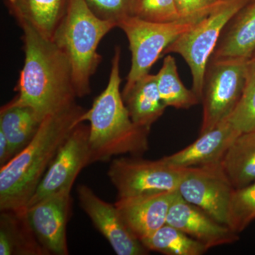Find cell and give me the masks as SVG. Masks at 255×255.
Listing matches in <instances>:
<instances>
[{
    "label": "cell",
    "instance_id": "11",
    "mask_svg": "<svg viewBox=\"0 0 255 255\" xmlns=\"http://www.w3.org/2000/svg\"><path fill=\"white\" fill-rule=\"evenodd\" d=\"M72 189L52 194L25 209L32 231L48 255L69 254L67 224L72 205Z\"/></svg>",
    "mask_w": 255,
    "mask_h": 255
},
{
    "label": "cell",
    "instance_id": "1",
    "mask_svg": "<svg viewBox=\"0 0 255 255\" xmlns=\"http://www.w3.org/2000/svg\"><path fill=\"white\" fill-rule=\"evenodd\" d=\"M23 30L24 63L11 100L28 106L41 121L76 103L73 68L68 56L52 40L28 23Z\"/></svg>",
    "mask_w": 255,
    "mask_h": 255
},
{
    "label": "cell",
    "instance_id": "15",
    "mask_svg": "<svg viewBox=\"0 0 255 255\" xmlns=\"http://www.w3.org/2000/svg\"><path fill=\"white\" fill-rule=\"evenodd\" d=\"M241 134L226 119L209 131L200 134L199 138L185 148L162 159L179 168L219 163Z\"/></svg>",
    "mask_w": 255,
    "mask_h": 255
},
{
    "label": "cell",
    "instance_id": "29",
    "mask_svg": "<svg viewBox=\"0 0 255 255\" xmlns=\"http://www.w3.org/2000/svg\"><path fill=\"white\" fill-rule=\"evenodd\" d=\"M11 159L9 143L2 132L0 131V167H2Z\"/></svg>",
    "mask_w": 255,
    "mask_h": 255
},
{
    "label": "cell",
    "instance_id": "4",
    "mask_svg": "<svg viewBox=\"0 0 255 255\" xmlns=\"http://www.w3.org/2000/svg\"><path fill=\"white\" fill-rule=\"evenodd\" d=\"M115 27L113 21L97 16L85 0H70L53 41L71 63L78 98L91 92L90 80L102 60L97 48L102 38Z\"/></svg>",
    "mask_w": 255,
    "mask_h": 255
},
{
    "label": "cell",
    "instance_id": "26",
    "mask_svg": "<svg viewBox=\"0 0 255 255\" xmlns=\"http://www.w3.org/2000/svg\"><path fill=\"white\" fill-rule=\"evenodd\" d=\"M134 16L157 23L179 21L175 0H137Z\"/></svg>",
    "mask_w": 255,
    "mask_h": 255
},
{
    "label": "cell",
    "instance_id": "22",
    "mask_svg": "<svg viewBox=\"0 0 255 255\" xmlns=\"http://www.w3.org/2000/svg\"><path fill=\"white\" fill-rule=\"evenodd\" d=\"M156 78L161 100L166 107L187 110L201 102L192 90L183 85L178 74L176 60L172 55H168L164 58Z\"/></svg>",
    "mask_w": 255,
    "mask_h": 255
},
{
    "label": "cell",
    "instance_id": "19",
    "mask_svg": "<svg viewBox=\"0 0 255 255\" xmlns=\"http://www.w3.org/2000/svg\"><path fill=\"white\" fill-rule=\"evenodd\" d=\"M0 255H48L30 227L25 211H1Z\"/></svg>",
    "mask_w": 255,
    "mask_h": 255
},
{
    "label": "cell",
    "instance_id": "30",
    "mask_svg": "<svg viewBox=\"0 0 255 255\" xmlns=\"http://www.w3.org/2000/svg\"><path fill=\"white\" fill-rule=\"evenodd\" d=\"M253 57H255V54H254V56H253Z\"/></svg>",
    "mask_w": 255,
    "mask_h": 255
},
{
    "label": "cell",
    "instance_id": "25",
    "mask_svg": "<svg viewBox=\"0 0 255 255\" xmlns=\"http://www.w3.org/2000/svg\"><path fill=\"white\" fill-rule=\"evenodd\" d=\"M255 219V181L246 187L235 189L231 206L230 227L240 233Z\"/></svg>",
    "mask_w": 255,
    "mask_h": 255
},
{
    "label": "cell",
    "instance_id": "12",
    "mask_svg": "<svg viewBox=\"0 0 255 255\" xmlns=\"http://www.w3.org/2000/svg\"><path fill=\"white\" fill-rule=\"evenodd\" d=\"M78 194L82 210L110 243L116 254H148L150 251L127 227L115 204L102 200L86 185L79 186Z\"/></svg>",
    "mask_w": 255,
    "mask_h": 255
},
{
    "label": "cell",
    "instance_id": "2",
    "mask_svg": "<svg viewBox=\"0 0 255 255\" xmlns=\"http://www.w3.org/2000/svg\"><path fill=\"white\" fill-rule=\"evenodd\" d=\"M77 103L48 116L23 150L0 169V210L25 211L60 147L82 122Z\"/></svg>",
    "mask_w": 255,
    "mask_h": 255
},
{
    "label": "cell",
    "instance_id": "28",
    "mask_svg": "<svg viewBox=\"0 0 255 255\" xmlns=\"http://www.w3.org/2000/svg\"><path fill=\"white\" fill-rule=\"evenodd\" d=\"M225 0H175L179 21L196 23L209 16Z\"/></svg>",
    "mask_w": 255,
    "mask_h": 255
},
{
    "label": "cell",
    "instance_id": "20",
    "mask_svg": "<svg viewBox=\"0 0 255 255\" xmlns=\"http://www.w3.org/2000/svg\"><path fill=\"white\" fill-rule=\"evenodd\" d=\"M41 121L28 106L9 102L0 110V131L9 143L11 158L23 150L36 135Z\"/></svg>",
    "mask_w": 255,
    "mask_h": 255
},
{
    "label": "cell",
    "instance_id": "18",
    "mask_svg": "<svg viewBox=\"0 0 255 255\" xmlns=\"http://www.w3.org/2000/svg\"><path fill=\"white\" fill-rule=\"evenodd\" d=\"M122 97L132 123L147 130H150L167 108L159 95L156 75L147 74L124 89Z\"/></svg>",
    "mask_w": 255,
    "mask_h": 255
},
{
    "label": "cell",
    "instance_id": "21",
    "mask_svg": "<svg viewBox=\"0 0 255 255\" xmlns=\"http://www.w3.org/2000/svg\"><path fill=\"white\" fill-rule=\"evenodd\" d=\"M221 164L235 189L255 181V130L241 133L228 149Z\"/></svg>",
    "mask_w": 255,
    "mask_h": 255
},
{
    "label": "cell",
    "instance_id": "6",
    "mask_svg": "<svg viewBox=\"0 0 255 255\" xmlns=\"http://www.w3.org/2000/svg\"><path fill=\"white\" fill-rule=\"evenodd\" d=\"M251 59L211 58L201 100L203 119L200 134L214 128L232 114L244 90Z\"/></svg>",
    "mask_w": 255,
    "mask_h": 255
},
{
    "label": "cell",
    "instance_id": "8",
    "mask_svg": "<svg viewBox=\"0 0 255 255\" xmlns=\"http://www.w3.org/2000/svg\"><path fill=\"white\" fill-rule=\"evenodd\" d=\"M187 169L173 167L162 158L148 160L132 156L113 159L108 176L121 199L177 191Z\"/></svg>",
    "mask_w": 255,
    "mask_h": 255
},
{
    "label": "cell",
    "instance_id": "3",
    "mask_svg": "<svg viewBox=\"0 0 255 255\" xmlns=\"http://www.w3.org/2000/svg\"><path fill=\"white\" fill-rule=\"evenodd\" d=\"M121 52L116 46L108 84L82 116V122L90 123L93 163L125 154L140 156L148 150L150 130L132 123L120 90Z\"/></svg>",
    "mask_w": 255,
    "mask_h": 255
},
{
    "label": "cell",
    "instance_id": "13",
    "mask_svg": "<svg viewBox=\"0 0 255 255\" xmlns=\"http://www.w3.org/2000/svg\"><path fill=\"white\" fill-rule=\"evenodd\" d=\"M167 223L183 231L209 250L232 244L239 240L238 233L232 228L218 222L200 208L184 200L179 192L169 209Z\"/></svg>",
    "mask_w": 255,
    "mask_h": 255
},
{
    "label": "cell",
    "instance_id": "23",
    "mask_svg": "<svg viewBox=\"0 0 255 255\" xmlns=\"http://www.w3.org/2000/svg\"><path fill=\"white\" fill-rule=\"evenodd\" d=\"M141 243L149 251L166 255H202L209 251L199 242L167 223Z\"/></svg>",
    "mask_w": 255,
    "mask_h": 255
},
{
    "label": "cell",
    "instance_id": "27",
    "mask_svg": "<svg viewBox=\"0 0 255 255\" xmlns=\"http://www.w3.org/2000/svg\"><path fill=\"white\" fill-rule=\"evenodd\" d=\"M90 9L102 19L118 24L126 18L134 16L137 0H85Z\"/></svg>",
    "mask_w": 255,
    "mask_h": 255
},
{
    "label": "cell",
    "instance_id": "17",
    "mask_svg": "<svg viewBox=\"0 0 255 255\" xmlns=\"http://www.w3.org/2000/svg\"><path fill=\"white\" fill-rule=\"evenodd\" d=\"M18 24L26 23L53 41L68 11L70 0H6Z\"/></svg>",
    "mask_w": 255,
    "mask_h": 255
},
{
    "label": "cell",
    "instance_id": "5",
    "mask_svg": "<svg viewBox=\"0 0 255 255\" xmlns=\"http://www.w3.org/2000/svg\"><path fill=\"white\" fill-rule=\"evenodd\" d=\"M251 0H225L209 16L182 33L165 50L180 55L190 68L192 90L200 100L206 68L224 28Z\"/></svg>",
    "mask_w": 255,
    "mask_h": 255
},
{
    "label": "cell",
    "instance_id": "14",
    "mask_svg": "<svg viewBox=\"0 0 255 255\" xmlns=\"http://www.w3.org/2000/svg\"><path fill=\"white\" fill-rule=\"evenodd\" d=\"M178 191L117 199L115 202L124 223L140 242L167 223L170 206Z\"/></svg>",
    "mask_w": 255,
    "mask_h": 255
},
{
    "label": "cell",
    "instance_id": "10",
    "mask_svg": "<svg viewBox=\"0 0 255 255\" xmlns=\"http://www.w3.org/2000/svg\"><path fill=\"white\" fill-rule=\"evenodd\" d=\"M92 163L90 126L83 122L74 129L60 147L25 209L55 193L73 189L80 172Z\"/></svg>",
    "mask_w": 255,
    "mask_h": 255
},
{
    "label": "cell",
    "instance_id": "7",
    "mask_svg": "<svg viewBox=\"0 0 255 255\" xmlns=\"http://www.w3.org/2000/svg\"><path fill=\"white\" fill-rule=\"evenodd\" d=\"M194 23L182 21L157 23L132 16L118 24L125 33L131 52V67L124 89L150 73V69L162 53Z\"/></svg>",
    "mask_w": 255,
    "mask_h": 255
},
{
    "label": "cell",
    "instance_id": "16",
    "mask_svg": "<svg viewBox=\"0 0 255 255\" xmlns=\"http://www.w3.org/2000/svg\"><path fill=\"white\" fill-rule=\"evenodd\" d=\"M255 53V0H251L224 28L211 58L251 59Z\"/></svg>",
    "mask_w": 255,
    "mask_h": 255
},
{
    "label": "cell",
    "instance_id": "24",
    "mask_svg": "<svg viewBox=\"0 0 255 255\" xmlns=\"http://www.w3.org/2000/svg\"><path fill=\"white\" fill-rule=\"evenodd\" d=\"M228 119L241 133L255 130V57L250 61L241 100Z\"/></svg>",
    "mask_w": 255,
    "mask_h": 255
},
{
    "label": "cell",
    "instance_id": "9",
    "mask_svg": "<svg viewBox=\"0 0 255 255\" xmlns=\"http://www.w3.org/2000/svg\"><path fill=\"white\" fill-rule=\"evenodd\" d=\"M177 191L184 200L200 208L218 222L230 227L231 201L235 189L221 162L188 167Z\"/></svg>",
    "mask_w": 255,
    "mask_h": 255
}]
</instances>
